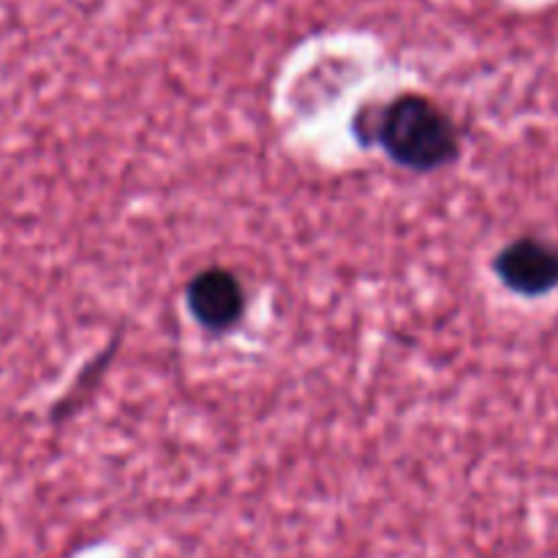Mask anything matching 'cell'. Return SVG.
Returning a JSON list of instances; mask_svg holds the SVG:
<instances>
[{
  "instance_id": "obj_1",
  "label": "cell",
  "mask_w": 558,
  "mask_h": 558,
  "mask_svg": "<svg viewBox=\"0 0 558 558\" xmlns=\"http://www.w3.org/2000/svg\"><path fill=\"white\" fill-rule=\"evenodd\" d=\"M376 140L392 161L414 172L447 167L461 153V136L450 114L414 93L387 104L376 123Z\"/></svg>"
},
{
  "instance_id": "obj_2",
  "label": "cell",
  "mask_w": 558,
  "mask_h": 558,
  "mask_svg": "<svg viewBox=\"0 0 558 558\" xmlns=\"http://www.w3.org/2000/svg\"><path fill=\"white\" fill-rule=\"evenodd\" d=\"M496 276L523 298H539L558 287V248L537 238H521L499 251Z\"/></svg>"
},
{
  "instance_id": "obj_3",
  "label": "cell",
  "mask_w": 558,
  "mask_h": 558,
  "mask_svg": "<svg viewBox=\"0 0 558 558\" xmlns=\"http://www.w3.org/2000/svg\"><path fill=\"white\" fill-rule=\"evenodd\" d=\"M189 311L205 330L227 332L245 314V289L234 272L207 267L189 283Z\"/></svg>"
}]
</instances>
